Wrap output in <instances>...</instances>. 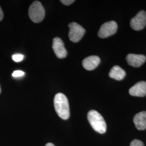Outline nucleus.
<instances>
[{"label": "nucleus", "mask_w": 146, "mask_h": 146, "mask_svg": "<svg viewBox=\"0 0 146 146\" xmlns=\"http://www.w3.org/2000/svg\"><path fill=\"white\" fill-rule=\"evenodd\" d=\"M54 104L58 116L63 120H67L70 116V110L66 96L61 93L56 94L54 100Z\"/></svg>", "instance_id": "nucleus-1"}, {"label": "nucleus", "mask_w": 146, "mask_h": 146, "mask_svg": "<svg viewBox=\"0 0 146 146\" xmlns=\"http://www.w3.org/2000/svg\"><path fill=\"white\" fill-rule=\"evenodd\" d=\"M25 74V73L23 71L15 70L12 74V76L14 78H19V77H21V76H23Z\"/></svg>", "instance_id": "nucleus-15"}, {"label": "nucleus", "mask_w": 146, "mask_h": 146, "mask_svg": "<svg viewBox=\"0 0 146 146\" xmlns=\"http://www.w3.org/2000/svg\"><path fill=\"white\" fill-rule=\"evenodd\" d=\"M126 60L128 64L131 66L133 67H140L145 62L146 57L143 55L129 54L126 57Z\"/></svg>", "instance_id": "nucleus-8"}, {"label": "nucleus", "mask_w": 146, "mask_h": 146, "mask_svg": "<svg viewBox=\"0 0 146 146\" xmlns=\"http://www.w3.org/2000/svg\"><path fill=\"white\" fill-rule=\"evenodd\" d=\"M1 87H0V93H1Z\"/></svg>", "instance_id": "nucleus-19"}, {"label": "nucleus", "mask_w": 146, "mask_h": 146, "mask_svg": "<svg viewBox=\"0 0 146 146\" xmlns=\"http://www.w3.org/2000/svg\"><path fill=\"white\" fill-rule=\"evenodd\" d=\"M24 56L20 54H14L12 56V58L13 60L16 62H21L23 60Z\"/></svg>", "instance_id": "nucleus-13"}, {"label": "nucleus", "mask_w": 146, "mask_h": 146, "mask_svg": "<svg viewBox=\"0 0 146 146\" xmlns=\"http://www.w3.org/2000/svg\"><path fill=\"white\" fill-rule=\"evenodd\" d=\"M68 26L69 28V38L70 40L73 42L80 41L85 34V29L76 22L69 23Z\"/></svg>", "instance_id": "nucleus-4"}, {"label": "nucleus", "mask_w": 146, "mask_h": 146, "mask_svg": "<svg viewBox=\"0 0 146 146\" xmlns=\"http://www.w3.org/2000/svg\"><path fill=\"white\" fill-rule=\"evenodd\" d=\"M129 93L131 96L144 97L146 95V82L140 81L131 87Z\"/></svg>", "instance_id": "nucleus-9"}, {"label": "nucleus", "mask_w": 146, "mask_h": 146, "mask_svg": "<svg viewBox=\"0 0 146 146\" xmlns=\"http://www.w3.org/2000/svg\"><path fill=\"white\" fill-rule=\"evenodd\" d=\"M117 29V25L114 21H109L104 23L98 32V36L104 38L115 34Z\"/></svg>", "instance_id": "nucleus-5"}, {"label": "nucleus", "mask_w": 146, "mask_h": 146, "mask_svg": "<svg viewBox=\"0 0 146 146\" xmlns=\"http://www.w3.org/2000/svg\"><path fill=\"white\" fill-rule=\"evenodd\" d=\"M130 146H144V143L140 140L135 139L131 142Z\"/></svg>", "instance_id": "nucleus-14"}, {"label": "nucleus", "mask_w": 146, "mask_h": 146, "mask_svg": "<svg viewBox=\"0 0 146 146\" xmlns=\"http://www.w3.org/2000/svg\"><path fill=\"white\" fill-rule=\"evenodd\" d=\"M146 26V12L139 11L131 21V26L135 31H140Z\"/></svg>", "instance_id": "nucleus-6"}, {"label": "nucleus", "mask_w": 146, "mask_h": 146, "mask_svg": "<svg viewBox=\"0 0 146 146\" xmlns=\"http://www.w3.org/2000/svg\"><path fill=\"white\" fill-rule=\"evenodd\" d=\"M52 49L56 56L59 58H65L67 55V52L62 40L59 37H55L53 39Z\"/></svg>", "instance_id": "nucleus-7"}, {"label": "nucleus", "mask_w": 146, "mask_h": 146, "mask_svg": "<svg viewBox=\"0 0 146 146\" xmlns=\"http://www.w3.org/2000/svg\"><path fill=\"white\" fill-rule=\"evenodd\" d=\"M60 2L64 5H69L75 2L74 0H61Z\"/></svg>", "instance_id": "nucleus-16"}, {"label": "nucleus", "mask_w": 146, "mask_h": 146, "mask_svg": "<svg viewBox=\"0 0 146 146\" xmlns=\"http://www.w3.org/2000/svg\"><path fill=\"white\" fill-rule=\"evenodd\" d=\"M3 18V11H2L1 7H0V21L2 20Z\"/></svg>", "instance_id": "nucleus-17"}, {"label": "nucleus", "mask_w": 146, "mask_h": 146, "mask_svg": "<svg viewBox=\"0 0 146 146\" xmlns=\"http://www.w3.org/2000/svg\"><path fill=\"white\" fill-rule=\"evenodd\" d=\"M45 146H55V145L54 144L52 143H48Z\"/></svg>", "instance_id": "nucleus-18"}, {"label": "nucleus", "mask_w": 146, "mask_h": 146, "mask_svg": "<svg viewBox=\"0 0 146 146\" xmlns=\"http://www.w3.org/2000/svg\"><path fill=\"white\" fill-rule=\"evenodd\" d=\"M109 75L110 78L120 81L123 79L125 77V72L123 69L119 66H115L110 70Z\"/></svg>", "instance_id": "nucleus-12"}, {"label": "nucleus", "mask_w": 146, "mask_h": 146, "mask_svg": "<svg viewBox=\"0 0 146 146\" xmlns=\"http://www.w3.org/2000/svg\"><path fill=\"white\" fill-rule=\"evenodd\" d=\"M133 122L137 129L143 131L146 129V111H143L136 114L133 119Z\"/></svg>", "instance_id": "nucleus-11"}, {"label": "nucleus", "mask_w": 146, "mask_h": 146, "mask_svg": "<svg viewBox=\"0 0 146 146\" xmlns=\"http://www.w3.org/2000/svg\"><path fill=\"white\" fill-rule=\"evenodd\" d=\"M100 63V58L98 56H90L85 58L82 62L84 69L88 70H92L96 68Z\"/></svg>", "instance_id": "nucleus-10"}, {"label": "nucleus", "mask_w": 146, "mask_h": 146, "mask_svg": "<svg viewBox=\"0 0 146 146\" xmlns=\"http://www.w3.org/2000/svg\"><path fill=\"white\" fill-rule=\"evenodd\" d=\"M88 120L94 131L100 134H104L107 130L106 121L102 116L95 110H90L87 115Z\"/></svg>", "instance_id": "nucleus-2"}, {"label": "nucleus", "mask_w": 146, "mask_h": 146, "mask_svg": "<svg viewBox=\"0 0 146 146\" xmlns=\"http://www.w3.org/2000/svg\"><path fill=\"white\" fill-rule=\"evenodd\" d=\"M29 16L34 23H39L43 20L45 11L40 2L35 1L31 4L29 9Z\"/></svg>", "instance_id": "nucleus-3"}]
</instances>
